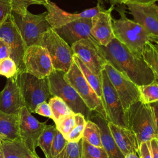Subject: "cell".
Returning a JSON list of instances; mask_svg holds the SVG:
<instances>
[{
    "label": "cell",
    "mask_w": 158,
    "mask_h": 158,
    "mask_svg": "<svg viewBox=\"0 0 158 158\" xmlns=\"http://www.w3.org/2000/svg\"><path fill=\"white\" fill-rule=\"evenodd\" d=\"M0 158H4L3 155H2V152H1V150H0Z\"/></svg>",
    "instance_id": "cell-47"
},
{
    "label": "cell",
    "mask_w": 158,
    "mask_h": 158,
    "mask_svg": "<svg viewBox=\"0 0 158 158\" xmlns=\"http://www.w3.org/2000/svg\"><path fill=\"white\" fill-rule=\"evenodd\" d=\"M82 138L93 146L102 147L99 128L96 123L90 120L86 121Z\"/></svg>",
    "instance_id": "cell-28"
},
{
    "label": "cell",
    "mask_w": 158,
    "mask_h": 158,
    "mask_svg": "<svg viewBox=\"0 0 158 158\" xmlns=\"http://www.w3.org/2000/svg\"><path fill=\"white\" fill-rule=\"evenodd\" d=\"M10 57V49L7 44L0 38V59Z\"/></svg>",
    "instance_id": "cell-40"
},
{
    "label": "cell",
    "mask_w": 158,
    "mask_h": 158,
    "mask_svg": "<svg viewBox=\"0 0 158 158\" xmlns=\"http://www.w3.org/2000/svg\"><path fill=\"white\" fill-rule=\"evenodd\" d=\"M152 158H158V139L153 138L150 140Z\"/></svg>",
    "instance_id": "cell-42"
},
{
    "label": "cell",
    "mask_w": 158,
    "mask_h": 158,
    "mask_svg": "<svg viewBox=\"0 0 158 158\" xmlns=\"http://www.w3.org/2000/svg\"><path fill=\"white\" fill-rule=\"evenodd\" d=\"M4 158H35L20 140H2L0 146Z\"/></svg>",
    "instance_id": "cell-23"
},
{
    "label": "cell",
    "mask_w": 158,
    "mask_h": 158,
    "mask_svg": "<svg viewBox=\"0 0 158 158\" xmlns=\"http://www.w3.org/2000/svg\"><path fill=\"white\" fill-rule=\"evenodd\" d=\"M81 158H108L102 147L93 146L82 138Z\"/></svg>",
    "instance_id": "cell-31"
},
{
    "label": "cell",
    "mask_w": 158,
    "mask_h": 158,
    "mask_svg": "<svg viewBox=\"0 0 158 158\" xmlns=\"http://www.w3.org/2000/svg\"><path fill=\"white\" fill-rule=\"evenodd\" d=\"M68 141L57 130L51 146L49 155L48 158H56V157L59 154V153L62 151V149L65 146Z\"/></svg>",
    "instance_id": "cell-36"
},
{
    "label": "cell",
    "mask_w": 158,
    "mask_h": 158,
    "mask_svg": "<svg viewBox=\"0 0 158 158\" xmlns=\"http://www.w3.org/2000/svg\"><path fill=\"white\" fill-rule=\"evenodd\" d=\"M49 104L51 107L52 120L54 123L57 122L61 118L73 113L67 104L60 98L54 96L49 99Z\"/></svg>",
    "instance_id": "cell-27"
},
{
    "label": "cell",
    "mask_w": 158,
    "mask_h": 158,
    "mask_svg": "<svg viewBox=\"0 0 158 158\" xmlns=\"http://www.w3.org/2000/svg\"><path fill=\"white\" fill-rule=\"evenodd\" d=\"M74 113L66 115L55 123L57 130L65 137L73 129L75 125V118Z\"/></svg>",
    "instance_id": "cell-35"
},
{
    "label": "cell",
    "mask_w": 158,
    "mask_h": 158,
    "mask_svg": "<svg viewBox=\"0 0 158 158\" xmlns=\"http://www.w3.org/2000/svg\"><path fill=\"white\" fill-rule=\"evenodd\" d=\"M125 158H140L137 153H129L125 156Z\"/></svg>",
    "instance_id": "cell-45"
},
{
    "label": "cell",
    "mask_w": 158,
    "mask_h": 158,
    "mask_svg": "<svg viewBox=\"0 0 158 158\" xmlns=\"http://www.w3.org/2000/svg\"><path fill=\"white\" fill-rule=\"evenodd\" d=\"M19 86L25 106L30 113H35L36 106L46 101L50 94L48 78H38L26 72L17 73L15 77Z\"/></svg>",
    "instance_id": "cell-5"
},
{
    "label": "cell",
    "mask_w": 158,
    "mask_h": 158,
    "mask_svg": "<svg viewBox=\"0 0 158 158\" xmlns=\"http://www.w3.org/2000/svg\"><path fill=\"white\" fill-rule=\"evenodd\" d=\"M0 38L7 44L18 73L25 72L23 59L27 46L12 13L0 25Z\"/></svg>",
    "instance_id": "cell-9"
},
{
    "label": "cell",
    "mask_w": 158,
    "mask_h": 158,
    "mask_svg": "<svg viewBox=\"0 0 158 158\" xmlns=\"http://www.w3.org/2000/svg\"><path fill=\"white\" fill-rule=\"evenodd\" d=\"M0 137L2 140H20L19 115L7 114L0 110Z\"/></svg>",
    "instance_id": "cell-22"
},
{
    "label": "cell",
    "mask_w": 158,
    "mask_h": 158,
    "mask_svg": "<svg viewBox=\"0 0 158 158\" xmlns=\"http://www.w3.org/2000/svg\"><path fill=\"white\" fill-rule=\"evenodd\" d=\"M139 156L140 158H152L150 141L143 142L139 146Z\"/></svg>",
    "instance_id": "cell-39"
},
{
    "label": "cell",
    "mask_w": 158,
    "mask_h": 158,
    "mask_svg": "<svg viewBox=\"0 0 158 158\" xmlns=\"http://www.w3.org/2000/svg\"><path fill=\"white\" fill-rule=\"evenodd\" d=\"M12 12L10 0H0V25Z\"/></svg>",
    "instance_id": "cell-37"
},
{
    "label": "cell",
    "mask_w": 158,
    "mask_h": 158,
    "mask_svg": "<svg viewBox=\"0 0 158 158\" xmlns=\"http://www.w3.org/2000/svg\"><path fill=\"white\" fill-rule=\"evenodd\" d=\"M73 60L78 65L81 72L83 73L86 81L92 87L98 96L101 99L102 102V90L101 78L95 75L91 70L81 60V59L74 54Z\"/></svg>",
    "instance_id": "cell-24"
},
{
    "label": "cell",
    "mask_w": 158,
    "mask_h": 158,
    "mask_svg": "<svg viewBox=\"0 0 158 158\" xmlns=\"http://www.w3.org/2000/svg\"><path fill=\"white\" fill-rule=\"evenodd\" d=\"M104 0H98V2H102ZM107 2H109L110 3L111 6H114L116 4H122V0H104Z\"/></svg>",
    "instance_id": "cell-44"
},
{
    "label": "cell",
    "mask_w": 158,
    "mask_h": 158,
    "mask_svg": "<svg viewBox=\"0 0 158 158\" xmlns=\"http://www.w3.org/2000/svg\"><path fill=\"white\" fill-rule=\"evenodd\" d=\"M114 6L108 9L104 8L91 18V36L102 46H106L114 38L111 12Z\"/></svg>",
    "instance_id": "cell-16"
},
{
    "label": "cell",
    "mask_w": 158,
    "mask_h": 158,
    "mask_svg": "<svg viewBox=\"0 0 158 158\" xmlns=\"http://www.w3.org/2000/svg\"><path fill=\"white\" fill-rule=\"evenodd\" d=\"M75 55L95 75L101 78V72L107 62L101 46L93 37L82 39L71 46Z\"/></svg>",
    "instance_id": "cell-10"
},
{
    "label": "cell",
    "mask_w": 158,
    "mask_h": 158,
    "mask_svg": "<svg viewBox=\"0 0 158 158\" xmlns=\"http://www.w3.org/2000/svg\"><path fill=\"white\" fill-rule=\"evenodd\" d=\"M82 138L78 141H68L56 158H81Z\"/></svg>",
    "instance_id": "cell-32"
},
{
    "label": "cell",
    "mask_w": 158,
    "mask_h": 158,
    "mask_svg": "<svg viewBox=\"0 0 158 158\" xmlns=\"http://www.w3.org/2000/svg\"><path fill=\"white\" fill-rule=\"evenodd\" d=\"M2 139L0 137V146H1V143H2Z\"/></svg>",
    "instance_id": "cell-48"
},
{
    "label": "cell",
    "mask_w": 158,
    "mask_h": 158,
    "mask_svg": "<svg viewBox=\"0 0 158 158\" xmlns=\"http://www.w3.org/2000/svg\"><path fill=\"white\" fill-rule=\"evenodd\" d=\"M142 57L158 79V46L148 41L144 46Z\"/></svg>",
    "instance_id": "cell-25"
},
{
    "label": "cell",
    "mask_w": 158,
    "mask_h": 158,
    "mask_svg": "<svg viewBox=\"0 0 158 158\" xmlns=\"http://www.w3.org/2000/svg\"><path fill=\"white\" fill-rule=\"evenodd\" d=\"M46 122H40L36 119L23 106L19 115V132L20 141L35 156H38L36 148L39 138L43 132Z\"/></svg>",
    "instance_id": "cell-13"
},
{
    "label": "cell",
    "mask_w": 158,
    "mask_h": 158,
    "mask_svg": "<svg viewBox=\"0 0 158 158\" xmlns=\"http://www.w3.org/2000/svg\"><path fill=\"white\" fill-rule=\"evenodd\" d=\"M64 78L77 91L88 108L100 114L105 119L106 115L101 99L86 81L78 65L73 60Z\"/></svg>",
    "instance_id": "cell-7"
},
{
    "label": "cell",
    "mask_w": 158,
    "mask_h": 158,
    "mask_svg": "<svg viewBox=\"0 0 158 158\" xmlns=\"http://www.w3.org/2000/svg\"><path fill=\"white\" fill-rule=\"evenodd\" d=\"M23 106L24 101L15 77L7 78L4 89L0 92V110L19 115Z\"/></svg>",
    "instance_id": "cell-18"
},
{
    "label": "cell",
    "mask_w": 158,
    "mask_h": 158,
    "mask_svg": "<svg viewBox=\"0 0 158 158\" xmlns=\"http://www.w3.org/2000/svg\"><path fill=\"white\" fill-rule=\"evenodd\" d=\"M126 5L136 22L149 35L158 36V6L156 2Z\"/></svg>",
    "instance_id": "cell-15"
},
{
    "label": "cell",
    "mask_w": 158,
    "mask_h": 158,
    "mask_svg": "<svg viewBox=\"0 0 158 158\" xmlns=\"http://www.w3.org/2000/svg\"><path fill=\"white\" fill-rule=\"evenodd\" d=\"M120 18L112 19L115 38L125 46L132 53L142 57L145 43L149 41V35L143 27L135 20L125 16V10L117 9Z\"/></svg>",
    "instance_id": "cell-2"
},
{
    "label": "cell",
    "mask_w": 158,
    "mask_h": 158,
    "mask_svg": "<svg viewBox=\"0 0 158 158\" xmlns=\"http://www.w3.org/2000/svg\"><path fill=\"white\" fill-rule=\"evenodd\" d=\"M38 45L48 51L54 69L64 72L69 70L73 62V51L71 46L51 27L42 35Z\"/></svg>",
    "instance_id": "cell-6"
},
{
    "label": "cell",
    "mask_w": 158,
    "mask_h": 158,
    "mask_svg": "<svg viewBox=\"0 0 158 158\" xmlns=\"http://www.w3.org/2000/svg\"><path fill=\"white\" fill-rule=\"evenodd\" d=\"M128 128L136 136L138 145L143 142L158 139L154 115L149 104L139 101L125 111Z\"/></svg>",
    "instance_id": "cell-3"
},
{
    "label": "cell",
    "mask_w": 158,
    "mask_h": 158,
    "mask_svg": "<svg viewBox=\"0 0 158 158\" xmlns=\"http://www.w3.org/2000/svg\"><path fill=\"white\" fill-rule=\"evenodd\" d=\"M12 14L27 47L38 45L42 35L51 28L46 19L47 11L40 14H33L28 10L23 15L14 12Z\"/></svg>",
    "instance_id": "cell-8"
},
{
    "label": "cell",
    "mask_w": 158,
    "mask_h": 158,
    "mask_svg": "<svg viewBox=\"0 0 158 158\" xmlns=\"http://www.w3.org/2000/svg\"><path fill=\"white\" fill-rule=\"evenodd\" d=\"M150 106L151 107L152 114L154 115L155 125L156 127L157 134L158 136V101L151 102L149 104Z\"/></svg>",
    "instance_id": "cell-41"
},
{
    "label": "cell",
    "mask_w": 158,
    "mask_h": 158,
    "mask_svg": "<svg viewBox=\"0 0 158 158\" xmlns=\"http://www.w3.org/2000/svg\"><path fill=\"white\" fill-rule=\"evenodd\" d=\"M101 48L107 62L136 85H148L156 79L143 57L132 53L115 38Z\"/></svg>",
    "instance_id": "cell-1"
},
{
    "label": "cell",
    "mask_w": 158,
    "mask_h": 158,
    "mask_svg": "<svg viewBox=\"0 0 158 158\" xmlns=\"http://www.w3.org/2000/svg\"><path fill=\"white\" fill-rule=\"evenodd\" d=\"M35 112L40 115L49 117L51 119L52 118V114L51 107L49 103H47L46 101H44L38 104L35 110Z\"/></svg>",
    "instance_id": "cell-38"
},
{
    "label": "cell",
    "mask_w": 158,
    "mask_h": 158,
    "mask_svg": "<svg viewBox=\"0 0 158 158\" xmlns=\"http://www.w3.org/2000/svg\"><path fill=\"white\" fill-rule=\"evenodd\" d=\"M149 41L158 46V36L149 35Z\"/></svg>",
    "instance_id": "cell-46"
},
{
    "label": "cell",
    "mask_w": 158,
    "mask_h": 158,
    "mask_svg": "<svg viewBox=\"0 0 158 158\" xmlns=\"http://www.w3.org/2000/svg\"><path fill=\"white\" fill-rule=\"evenodd\" d=\"M89 120L96 123L100 130L102 146L108 158H125V156L116 144L108 127L107 121L98 112L93 111Z\"/></svg>",
    "instance_id": "cell-20"
},
{
    "label": "cell",
    "mask_w": 158,
    "mask_h": 158,
    "mask_svg": "<svg viewBox=\"0 0 158 158\" xmlns=\"http://www.w3.org/2000/svg\"><path fill=\"white\" fill-rule=\"evenodd\" d=\"M104 69L119 96L125 111L131 105L139 101L140 94L138 85L107 62Z\"/></svg>",
    "instance_id": "cell-12"
},
{
    "label": "cell",
    "mask_w": 158,
    "mask_h": 158,
    "mask_svg": "<svg viewBox=\"0 0 158 158\" xmlns=\"http://www.w3.org/2000/svg\"><path fill=\"white\" fill-rule=\"evenodd\" d=\"M139 91V101L143 103L150 104L158 101V79L152 83L138 86Z\"/></svg>",
    "instance_id": "cell-29"
},
{
    "label": "cell",
    "mask_w": 158,
    "mask_h": 158,
    "mask_svg": "<svg viewBox=\"0 0 158 158\" xmlns=\"http://www.w3.org/2000/svg\"><path fill=\"white\" fill-rule=\"evenodd\" d=\"M44 6L47 9L46 19L52 28L78 19H91L103 9L102 6L98 2L96 7L86 9L78 14H71L62 10L49 0L48 1Z\"/></svg>",
    "instance_id": "cell-17"
},
{
    "label": "cell",
    "mask_w": 158,
    "mask_h": 158,
    "mask_svg": "<svg viewBox=\"0 0 158 158\" xmlns=\"http://www.w3.org/2000/svg\"><path fill=\"white\" fill-rule=\"evenodd\" d=\"M75 125L74 127L65 137L67 141H78L83 137L86 120L81 114H75Z\"/></svg>",
    "instance_id": "cell-30"
},
{
    "label": "cell",
    "mask_w": 158,
    "mask_h": 158,
    "mask_svg": "<svg viewBox=\"0 0 158 158\" xmlns=\"http://www.w3.org/2000/svg\"><path fill=\"white\" fill-rule=\"evenodd\" d=\"M48 0H10L12 12L19 15L25 14L29 6L32 4L44 5Z\"/></svg>",
    "instance_id": "cell-33"
},
{
    "label": "cell",
    "mask_w": 158,
    "mask_h": 158,
    "mask_svg": "<svg viewBox=\"0 0 158 158\" xmlns=\"http://www.w3.org/2000/svg\"><path fill=\"white\" fill-rule=\"evenodd\" d=\"M17 73V65L12 58L9 57L0 59V75L9 78L15 77Z\"/></svg>",
    "instance_id": "cell-34"
},
{
    "label": "cell",
    "mask_w": 158,
    "mask_h": 158,
    "mask_svg": "<svg viewBox=\"0 0 158 158\" xmlns=\"http://www.w3.org/2000/svg\"><path fill=\"white\" fill-rule=\"evenodd\" d=\"M65 73L54 69L48 76L50 94L61 98L74 114H82L87 121L93 110L88 108L77 91L65 79Z\"/></svg>",
    "instance_id": "cell-4"
},
{
    "label": "cell",
    "mask_w": 158,
    "mask_h": 158,
    "mask_svg": "<svg viewBox=\"0 0 158 158\" xmlns=\"http://www.w3.org/2000/svg\"><path fill=\"white\" fill-rule=\"evenodd\" d=\"M102 104L106 115V120L117 125L128 128L125 112L119 96L104 70L101 72Z\"/></svg>",
    "instance_id": "cell-11"
},
{
    "label": "cell",
    "mask_w": 158,
    "mask_h": 158,
    "mask_svg": "<svg viewBox=\"0 0 158 158\" xmlns=\"http://www.w3.org/2000/svg\"><path fill=\"white\" fill-rule=\"evenodd\" d=\"M110 131L120 150L125 156L129 153L139 155V145L135 134L128 128L107 122Z\"/></svg>",
    "instance_id": "cell-21"
},
{
    "label": "cell",
    "mask_w": 158,
    "mask_h": 158,
    "mask_svg": "<svg viewBox=\"0 0 158 158\" xmlns=\"http://www.w3.org/2000/svg\"><path fill=\"white\" fill-rule=\"evenodd\" d=\"M52 29L70 46L82 39L93 37L91 19H78Z\"/></svg>",
    "instance_id": "cell-19"
},
{
    "label": "cell",
    "mask_w": 158,
    "mask_h": 158,
    "mask_svg": "<svg viewBox=\"0 0 158 158\" xmlns=\"http://www.w3.org/2000/svg\"><path fill=\"white\" fill-rule=\"evenodd\" d=\"M57 128L54 125H46L43 132L41 133L38 142V146H39L43 151L45 158H48L52 144L53 143Z\"/></svg>",
    "instance_id": "cell-26"
},
{
    "label": "cell",
    "mask_w": 158,
    "mask_h": 158,
    "mask_svg": "<svg viewBox=\"0 0 158 158\" xmlns=\"http://www.w3.org/2000/svg\"></svg>",
    "instance_id": "cell-49"
},
{
    "label": "cell",
    "mask_w": 158,
    "mask_h": 158,
    "mask_svg": "<svg viewBox=\"0 0 158 158\" xmlns=\"http://www.w3.org/2000/svg\"><path fill=\"white\" fill-rule=\"evenodd\" d=\"M158 1V0H122V4H149L154 3Z\"/></svg>",
    "instance_id": "cell-43"
},
{
    "label": "cell",
    "mask_w": 158,
    "mask_h": 158,
    "mask_svg": "<svg viewBox=\"0 0 158 158\" xmlns=\"http://www.w3.org/2000/svg\"><path fill=\"white\" fill-rule=\"evenodd\" d=\"M23 60L25 72L38 78L47 77L54 70L48 51L40 45L27 47Z\"/></svg>",
    "instance_id": "cell-14"
}]
</instances>
